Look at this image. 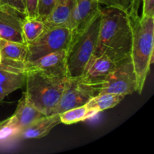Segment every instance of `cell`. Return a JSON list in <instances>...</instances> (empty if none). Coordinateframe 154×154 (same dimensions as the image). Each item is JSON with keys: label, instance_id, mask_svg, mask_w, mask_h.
Listing matches in <instances>:
<instances>
[{"label": "cell", "instance_id": "obj_11", "mask_svg": "<svg viewBox=\"0 0 154 154\" xmlns=\"http://www.w3.org/2000/svg\"><path fill=\"white\" fill-rule=\"evenodd\" d=\"M118 64L119 63L105 56L93 57L86 66L81 78L89 84L100 86Z\"/></svg>", "mask_w": 154, "mask_h": 154}, {"label": "cell", "instance_id": "obj_17", "mask_svg": "<svg viewBox=\"0 0 154 154\" xmlns=\"http://www.w3.org/2000/svg\"><path fill=\"white\" fill-rule=\"evenodd\" d=\"M97 114L99 113L96 110L89 108L87 105H84L60 113V121L63 124L72 125L92 118Z\"/></svg>", "mask_w": 154, "mask_h": 154}, {"label": "cell", "instance_id": "obj_13", "mask_svg": "<svg viewBox=\"0 0 154 154\" xmlns=\"http://www.w3.org/2000/svg\"><path fill=\"white\" fill-rule=\"evenodd\" d=\"M60 123V114L44 116L21 131L17 136L23 139H39L47 136Z\"/></svg>", "mask_w": 154, "mask_h": 154}, {"label": "cell", "instance_id": "obj_25", "mask_svg": "<svg viewBox=\"0 0 154 154\" xmlns=\"http://www.w3.org/2000/svg\"><path fill=\"white\" fill-rule=\"evenodd\" d=\"M2 61V55H1V53H0V63Z\"/></svg>", "mask_w": 154, "mask_h": 154}, {"label": "cell", "instance_id": "obj_2", "mask_svg": "<svg viewBox=\"0 0 154 154\" xmlns=\"http://www.w3.org/2000/svg\"><path fill=\"white\" fill-rule=\"evenodd\" d=\"M140 0H132L128 10L132 41L130 58L137 79V90L141 94L153 63L154 17L138 15Z\"/></svg>", "mask_w": 154, "mask_h": 154}, {"label": "cell", "instance_id": "obj_5", "mask_svg": "<svg viewBox=\"0 0 154 154\" xmlns=\"http://www.w3.org/2000/svg\"><path fill=\"white\" fill-rule=\"evenodd\" d=\"M73 32L67 26L46 28L43 33L27 45V62H32L55 51L68 49Z\"/></svg>", "mask_w": 154, "mask_h": 154}, {"label": "cell", "instance_id": "obj_28", "mask_svg": "<svg viewBox=\"0 0 154 154\" xmlns=\"http://www.w3.org/2000/svg\"><path fill=\"white\" fill-rule=\"evenodd\" d=\"M0 123H1V121H0Z\"/></svg>", "mask_w": 154, "mask_h": 154}, {"label": "cell", "instance_id": "obj_24", "mask_svg": "<svg viewBox=\"0 0 154 154\" xmlns=\"http://www.w3.org/2000/svg\"><path fill=\"white\" fill-rule=\"evenodd\" d=\"M142 3L141 16L154 17V0H142Z\"/></svg>", "mask_w": 154, "mask_h": 154}, {"label": "cell", "instance_id": "obj_4", "mask_svg": "<svg viewBox=\"0 0 154 154\" xmlns=\"http://www.w3.org/2000/svg\"><path fill=\"white\" fill-rule=\"evenodd\" d=\"M69 77H58L38 71L26 72V91L29 102L45 116L51 115L66 88Z\"/></svg>", "mask_w": 154, "mask_h": 154}, {"label": "cell", "instance_id": "obj_26", "mask_svg": "<svg viewBox=\"0 0 154 154\" xmlns=\"http://www.w3.org/2000/svg\"><path fill=\"white\" fill-rule=\"evenodd\" d=\"M77 1H78V0H76V2H77Z\"/></svg>", "mask_w": 154, "mask_h": 154}, {"label": "cell", "instance_id": "obj_14", "mask_svg": "<svg viewBox=\"0 0 154 154\" xmlns=\"http://www.w3.org/2000/svg\"><path fill=\"white\" fill-rule=\"evenodd\" d=\"M76 0H57L51 14L43 22L46 28L66 26Z\"/></svg>", "mask_w": 154, "mask_h": 154}, {"label": "cell", "instance_id": "obj_12", "mask_svg": "<svg viewBox=\"0 0 154 154\" xmlns=\"http://www.w3.org/2000/svg\"><path fill=\"white\" fill-rule=\"evenodd\" d=\"M97 0H78L71 13L67 26L72 32L81 29L100 9Z\"/></svg>", "mask_w": 154, "mask_h": 154}, {"label": "cell", "instance_id": "obj_7", "mask_svg": "<svg viewBox=\"0 0 154 154\" xmlns=\"http://www.w3.org/2000/svg\"><path fill=\"white\" fill-rule=\"evenodd\" d=\"M136 90V76L129 57L119 63L117 68L100 84L99 94L112 93L126 96Z\"/></svg>", "mask_w": 154, "mask_h": 154}, {"label": "cell", "instance_id": "obj_3", "mask_svg": "<svg viewBox=\"0 0 154 154\" xmlns=\"http://www.w3.org/2000/svg\"><path fill=\"white\" fill-rule=\"evenodd\" d=\"M101 25L100 9L81 29L74 32L67 49L66 66L69 78H79L97 46Z\"/></svg>", "mask_w": 154, "mask_h": 154}, {"label": "cell", "instance_id": "obj_1", "mask_svg": "<svg viewBox=\"0 0 154 154\" xmlns=\"http://www.w3.org/2000/svg\"><path fill=\"white\" fill-rule=\"evenodd\" d=\"M101 25L97 46L93 57L105 56L120 63L130 57L132 29L128 13L114 7H100Z\"/></svg>", "mask_w": 154, "mask_h": 154}, {"label": "cell", "instance_id": "obj_23", "mask_svg": "<svg viewBox=\"0 0 154 154\" xmlns=\"http://www.w3.org/2000/svg\"><path fill=\"white\" fill-rule=\"evenodd\" d=\"M1 5H6L13 8L25 16V2L24 0H0Z\"/></svg>", "mask_w": 154, "mask_h": 154}, {"label": "cell", "instance_id": "obj_21", "mask_svg": "<svg viewBox=\"0 0 154 154\" xmlns=\"http://www.w3.org/2000/svg\"><path fill=\"white\" fill-rule=\"evenodd\" d=\"M132 0H97L98 2L107 7H114L128 11Z\"/></svg>", "mask_w": 154, "mask_h": 154}, {"label": "cell", "instance_id": "obj_19", "mask_svg": "<svg viewBox=\"0 0 154 154\" xmlns=\"http://www.w3.org/2000/svg\"><path fill=\"white\" fill-rule=\"evenodd\" d=\"M46 29L45 23L38 18L24 17L22 30L23 38L26 45L35 41Z\"/></svg>", "mask_w": 154, "mask_h": 154}, {"label": "cell", "instance_id": "obj_8", "mask_svg": "<svg viewBox=\"0 0 154 154\" xmlns=\"http://www.w3.org/2000/svg\"><path fill=\"white\" fill-rule=\"evenodd\" d=\"M44 116L45 115L29 102L23 93L13 115L0 123V140L17 136L21 131Z\"/></svg>", "mask_w": 154, "mask_h": 154}, {"label": "cell", "instance_id": "obj_20", "mask_svg": "<svg viewBox=\"0 0 154 154\" xmlns=\"http://www.w3.org/2000/svg\"><path fill=\"white\" fill-rule=\"evenodd\" d=\"M57 0H38V18L42 21L51 14Z\"/></svg>", "mask_w": 154, "mask_h": 154}, {"label": "cell", "instance_id": "obj_9", "mask_svg": "<svg viewBox=\"0 0 154 154\" xmlns=\"http://www.w3.org/2000/svg\"><path fill=\"white\" fill-rule=\"evenodd\" d=\"M67 49L55 51L32 62H25L26 73L38 71L58 77H68L66 66Z\"/></svg>", "mask_w": 154, "mask_h": 154}, {"label": "cell", "instance_id": "obj_6", "mask_svg": "<svg viewBox=\"0 0 154 154\" xmlns=\"http://www.w3.org/2000/svg\"><path fill=\"white\" fill-rule=\"evenodd\" d=\"M100 86L85 82L81 77L69 78L66 88L62 94L53 114H60L65 111L86 105L99 93Z\"/></svg>", "mask_w": 154, "mask_h": 154}, {"label": "cell", "instance_id": "obj_16", "mask_svg": "<svg viewBox=\"0 0 154 154\" xmlns=\"http://www.w3.org/2000/svg\"><path fill=\"white\" fill-rule=\"evenodd\" d=\"M2 58L17 61H26L28 47L26 44L0 39Z\"/></svg>", "mask_w": 154, "mask_h": 154}, {"label": "cell", "instance_id": "obj_22", "mask_svg": "<svg viewBox=\"0 0 154 154\" xmlns=\"http://www.w3.org/2000/svg\"><path fill=\"white\" fill-rule=\"evenodd\" d=\"M25 2V17L38 18V0H24Z\"/></svg>", "mask_w": 154, "mask_h": 154}, {"label": "cell", "instance_id": "obj_27", "mask_svg": "<svg viewBox=\"0 0 154 154\" xmlns=\"http://www.w3.org/2000/svg\"><path fill=\"white\" fill-rule=\"evenodd\" d=\"M0 5H1V3H0Z\"/></svg>", "mask_w": 154, "mask_h": 154}, {"label": "cell", "instance_id": "obj_15", "mask_svg": "<svg viewBox=\"0 0 154 154\" xmlns=\"http://www.w3.org/2000/svg\"><path fill=\"white\" fill-rule=\"evenodd\" d=\"M26 74L0 67V87L7 96L22 88L26 84Z\"/></svg>", "mask_w": 154, "mask_h": 154}, {"label": "cell", "instance_id": "obj_10", "mask_svg": "<svg viewBox=\"0 0 154 154\" xmlns=\"http://www.w3.org/2000/svg\"><path fill=\"white\" fill-rule=\"evenodd\" d=\"M21 13L6 5H0V39L25 43ZM24 16V15H23Z\"/></svg>", "mask_w": 154, "mask_h": 154}, {"label": "cell", "instance_id": "obj_18", "mask_svg": "<svg viewBox=\"0 0 154 154\" xmlns=\"http://www.w3.org/2000/svg\"><path fill=\"white\" fill-rule=\"evenodd\" d=\"M125 98L123 95L112 94V93H102L98 94L92 98L87 104L89 108H92L98 113L105 110L113 108L117 106Z\"/></svg>", "mask_w": 154, "mask_h": 154}]
</instances>
